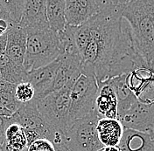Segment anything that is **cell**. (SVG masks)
Here are the masks:
<instances>
[{
  "instance_id": "cell-12",
  "label": "cell",
  "mask_w": 154,
  "mask_h": 151,
  "mask_svg": "<svg viewBox=\"0 0 154 151\" xmlns=\"http://www.w3.org/2000/svg\"><path fill=\"white\" fill-rule=\"evenodd\" d=\"M27 33L19 25H12L7 32L5 53L10 59L19 66H23L26 51Z\"/></svg>"
},
{
  "instance_id": "cell-21",
  "label": "cell",
  "mask_w": 154,
  "mask_h": 151,
  "mask_svg": "<svg viewBox=\"0 0 154 151\" xmlns=\"http://www.w3.org/2000/svg\"><path fill=\"white\" fill-rule=\"evenodd\" d=\"M9 13L13 25H19L26 0H1Z\"/></svg>"
},
{
  "instance_id": "cell-18",
  "label": "cell",
  "mask_w": 154,
  "mask_h": 151,
  "mask_svg": "<svg viewBox=\"0 0 154 151\" xmlns=\"http://www.w3.org/2000/svg\"><path fill=\"white\" fill-rule=\"evenodd\" d=\"M66 0H46V10L48 26L54 32H62L66 26Z\"/></svg>"
},
{
  "instance_id": "cell-29",
  "label": "cell",
  "mask_w": 154,
  "mask_h": 151,
  "mask_svg": "<svg viewBox=\"0 0 154 151\" xmlns=\"http://www.w3.org/2000/svg\"><path fill=\"white\" fill-rule=\"evenodd\" d=\"M151 134H152V137H153V138H154V131H153V132L151 133Z\"/></svg>"
},
{
  "instance_id": "cell-16",
  "label": "cell",
  "mask_w": 154,
  "mask_h": 151,
  "mask_svg": "<svg viewBox=\"0 0 154 151\" xmlns=\"http://www.w3.org/2000/svg\"><path fill=\"white\" fill-rule=\"evenodd\" d=\"M118 147L121 151H154V138L151 133L125 128Z\"/></svg>"
},
{
  "instance_id": "cell-31",
  "label": "cell",
  "mask_w": 154,
  "mask_h": 151,
  "mask_svg": "<svg viewBox=\"0 0 154 151\" xmlns=\"http://www.w3.org/2000/svg\"><path fill=\"white\" fill-rule=\"evenodd\" d=\"M152 69H153V71H154V66H153V68H152Z\"/></svg>"
},
{
  "instance_id": "cell-24",
  "label": "cell",
  "mask_w": 154,
  "mask_h": 151,
  "mask_svg": "<svg viewBox=\"0 0 154 151\" xmlns=\"http://www.w3.org/2000/svg\"><path fill=\"white\" fill-rule=\"evenodd\" d=\"M11 123H12L10 121V118L4 117L0 115V150L2 149V146L5 142V130L6 128L9 126Z\"/></svg>"
},
{
  "instance_id": "cell-5",
  "label": "cell",
  "mask_w": 154,
  "mask_h": 151,
  "mask_svg": "<svg viewBox=\"0 0 154 151\" xmlns=\"http://www.w3.org/2000/svg\"><path fill=\"white\" fill-rule=\"evenodd\" d=\"M75 82H70L36 101L38 112L45 122L64 134L71 123L69 116L70 92Z\"/></svg>"
},
{
  "instance_id": "cell-8",
  "label": "cell",
  "mask_w": 154,
  "mask_h": 151,
  "mask_svg": "<svg viewBox=\"0 0 154 151\" xmlns=\"http://www.w3.org/2000/svg\"><path fill=\"white\" fill-rule=\"evenodd\" d=\"M125 82L130 91L141 102H154V71L140 67L126 74Z\"/></svg>"
},
{
  "instance_id": "cell-3",
  "label": "cell",
  "mask_w": 154,
  "mask_h": 151,
  "mask_svg": "<svg viewBox=\"0 0 154 151\" xmlns=\"http://www.w3.org/2000/svg\"><path fill=\"white\" fill-rule=\"evenodd\" d=\"M61 56L57 32L48 29L28 34L23 66L26 73L52 63Z\"/></svg>"
},
{
  "instance_id": "cell-6",
  "label": "cell",
  "mask_w": 154,
  "mask_h": 151,
  "mask_svg": "<svg viewBox=\"0 0 154 151\" xmlns=\"http://www.w3.org/2000/svg\"><path fill=\"white\" fill-rule=\"evenodd\" d=\"M100 116L94 109L86 116L73 121L65 133L66 147L70 151H98L104 146L96 130Z\"/></svg>"
},
{
  "instance_id": "cell-28",
  "label": "cell",
  "mask_w": 154,
  "mask_h": 151,
  "mask_svg": "<svg viewBox=\"0 0 154 151\" xmlns=\"http://www.w3.org/2000/svg\"><path fill=\"white\" fill-rule=\"evenodd\" d=\"M98 151H121L119 149V147H103V149H101Z\"/></svg>"
},
{
  "instance_id": "cell-25",
  "label": "cell",
  "mask_w": 154,
  "mask_h": 151,
  "mask_svg": "<svg viewBox=\"0 0 154 151\" xmlns=\"http://www.w3.org/2000/svg\"><path fill=\"white\" fill-rule=\"evenodd\" d=\"M0 20L7 21L11 25H13L12 22H11V19L9 13L7 11V9L5 8V6L4 5V4L2 3L1 0H0Z\"/></svg>"
},
{
  "instance_id": "cell-26",
  "label": "cell",
  "mask_w": 154,
  "mask_h": 151,
  "mask_svg": "<svg viewBox=\"0 0 154 151\" xmlns=\"http://www.w3.org/2000/svg\"><path fill=\"white\" fill-rule=\"evenodd\" d=\"M11 26L12 25H11L7 21L0 20V37L3 35H5L8 32V31L10 30Z\"/></svg>"
},
{
  "instance_id": "cell-19",
  "label": "cell",
  "mask_w": 154,
  "mask_h": 151,
  "mask_svg": "<svg viewBox=\"0 0 154 151\" xmlns=\"http://www.w3.org/2000/svg\"><path fill=\"white\" fill-rule=\"evenodd\" d=\"M27 141L23 128L16 123H11L5 130V139L1 151H27Z\"/></svg>"
},
{
  "instance_id": "cell-4",
  "label": "cell",
  "mask_w": 154,
  "mask_h": 151,
  "mask_svg": "<svg viewBox=\"0 0 154 151\" xmlns=\"http://www.w3.org/2000/svg\"><path fill=\"white\" fill-rule=\"evenodd\" d=\"M125 129L144 133L154 131V102L139 101L130 91L118 99L117 117Z\"/></svg>"
},
{
  "instance_id": "cell-14",
  "label": "cell",
  "mask_w": 154,
  "mask_h": 151,
  "mask_svg": "<svg viewBox=\"0 0 154 151\" xmlns=\"http://www.w3.org/2000/svg\"><path fill=\"white\" fill-rule=\"evenodd\" d=\"M98 95L96 97L95 109L100 118L116 119L118 100L115 90L107 82L98 86Z\"/></svg>"
},
{
  "instance_id": "cell-30",
  "label": "cell",
  "mask_w": 154,
  "mask_h": 151,
  "mask_svg": "<svg viewBox=\"0 0 154 151\" xmlns=\"http://www.w3.org/2000/svg\"><path fill=\"white\" fill-rule=\"evenodd\" d=\"M2 80V77H1V74H0V80Z\"/></svg>"
},
{
  "instance_id": "cell-22",
  "label": "cell",
  "mask_w": 154,
  "mask_h": 151,
  "mask_svg": "<svg viewBox=\"0 0 154 151\" xmlns=\"http://www.w3.org/2000/svg\"><path fill=\"white\" fill-rule=\"evenodd\" d=\"M15 97L17 101L21 104L28 103L32 100H34L35 90L29 82H21L16 85Z\"/></svg>"
},
{
  "instance_id": "cell-27",
  "label": "cell",
  "mask_w": 154,
  "mask_h": 151,
  "mask_svg": "<svg viewBox=\"0 0 154 151\" xmlns=\"http://www.w3.org/2000/svg\"><path fill=\"white\" fill-rule=\"evenodd\" d=\"M6 42H7V33L0 37V54L5 53Z\"/></svg>"
},
{
  "instance_id": "cell-32",
  "label": "cell",
  "mask_w": 154,
  "mask_h": 151,
  "mask_svg": "<svg viewBox=\"0 0 154 151\" xmlns=\"http://www.w3.org/2000/svg\"><path fill=\"white\" fill-rule=\"evenodd\" d=\"M0 151H1V150H0Z\"/></svg>"
},
{
  "instance_id": "cell-15",
  "label": "cell",
  "mask_w": 154,
  "mask_h": 151,
  "mask_svg": "<svg viewBox=\"0 0 154 151\" xmlns=\"http://www.w3.org/2000/svg\"><path fill=\"white\" fill-rule=\"evenodd\" d=\"M96 130L98 138L104 147H117L124 134V127L116 119H99Z\"/></svg>"
},
{
  "instance_id": "cell-1",
  "label": "cell",
  "mask_w": 154,
  "mask_h": 151,
  "mask_svg": "<svg viewBox=\"0 0 154 151\" xmlns=\"http://www.w3.org/2000/svg\"><path fill=\"white\" fill-rule=\"evenodd\" d=\"M125 0L105 1L103 8L85 25L88 39L80 53L82 74L96 77L97 85L140 67H149L134 47L122 17ZM150 68V67H149Z\"/></svg>"
},
{
  "instance_id": "cell-13",
  "label": "cell",
  "mask_w": 154,
  "mask_h": 151,
  "mask_svg": "<svg viewBox=\"0 0 154 151\" xmlns=\"http://www.w3.org/2000/svg\"><path fill=\"white\" fill-rule=\"evenodd\" d=\"M61 62L58 69L53 92L57 91L70 83L75 82L82 74V62L80 56L61 55Z\"/></svg>"
},
{
  "instance_id": "cell-2",
  "label": "cell",
  "mask_w": 154,
  "mask_h": 151,
  "mask_svg": "<svg viewBox=\"0 0 154 151\" xmlns=\"http://www.w3.org/2000/svg\"><path fill=\"white\" fill-rule=\"evenodd\" d=\"M122 17L127 22L137 52L154 66V0H125Z\"/></svg>"
},
{
  "instance_id": "cell-23",
  "label": "cell",
  "mask_w": 154,
  "mask_h": 151,
  "mask_svg": "<svg viewBox=\"0 0 154 151\" xmlns=\"http://www.w3.org/2000/svg\"><path fill=\"white\" fill-rule=\"evenodd\" d=\"M27 151H56V149L54 144L48 140L38 139L29 145Z\"/></svg>"
},
{
  "instance_id": "cell-17",
  "label": "cell",
  "mask_w": 154,
  "mask_h": 151,
  "mask_svg": "<svg viewBox=\"0 0 154 151\" xmlns=\"http://www.w3.org/2000/svg\"><path fill=\"white\" fill-rule=\"evenodd\" d=\"M16 84L0 80V115L10 118L16 113L22 104L15 97Z\"/></svg>"
},
{
  "instance_id": "cell-9",
  "label": "cell",
  "mask_w": 154,
  "mask_h": 151,
  "mask_svg": "<svg viewBox=\"0 0 154 151\" xmlns=\"http://www.w3.org/2000/svg\"><path fill=\"white\" fill-rule=\"evenodd\" d=\"M105 0H66L65 16L67 26L79 27L103 8Z\"/></svg>"
},
{
  "instance_id": "cell-10",
  "label": "cell",
  "mask_w": 154,
  "mask_h": 151,
  "mask_svg": "<svg viewBox=\"0 0 154 151\" xmlns=\"http://www.w3.org/2000/svg\"><path fill=\"white\" fill-rule=\"evenodd\" d=\"M60 62L61 57L60 56L47 66L26 73L25 81L29 82L33 86L35 90V101H38L53 92L55 76Z\"/></svg>"
},
{
  "instance_id": "cell-7",
  "label": "cell",
  "mask_w": 154,
  "mask_h": 151,
  "mask_svg": "<svg viewBox=\"0 0 154 151\" xmlns=\"http://www.w3.org/2000/svg\"><path fill=\"white\" fill-rule=\"evenodd\" d=\"M99 87L96 77L90 74H82L70 92L69 116L71 122L86 116L95 109Z\"/></svg>"
},
{
  "instance_id": "cell-20",
  "label": "cell",
  "mask_w": 154,
  "mask_h": 151,
  "mask_svg": "<svg viewBox=\"0 0 154 151\" xmlns=\"http://www.w3.org/2000/svg\"><path fill=\"white\" fill-rule=\"evenodd\" d=\"M0 74L3 80L17 85L25 81L26 72L24 66L13 63L5 53L0 54Z\"/></svg>"
},
{
  "instance_id": "cell-11",
  "label": "cell",
  "mask_w": 154,
  "mask_h": 151,
  "mask_svg": "<svg viewBox=\"0 0 154 151\" xmlns=\"http://www.w3.org/2000/svg\"><path fill=\"white\" fill-rule=\"evenodd\" d=\"M19 25L27 35L50 29L47 18L46 0H26Z\"/></svg>"
}]
</instances>
